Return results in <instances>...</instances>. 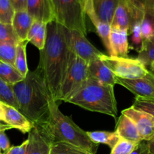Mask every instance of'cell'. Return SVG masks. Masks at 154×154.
Here are the masks:
<instances>
[{"label": "cell", "instance_id": "ee69618b", "mask_svg": "<svg viewBox=\"0 0 154 154\" xmlns=\"http://www.w3.org/2000/svg\"><path fill=\"white\" fill-rule=\"evenodd\" d=\"M148 70L150 71V72H151L153 75H154V62L153 63H152V64L150 65V68H149Z\"/></svg>", "mask_w": 154, "mask_h": 154}, {"label": "cell", "instance_id": "4dcf8cb0", "mask_svg": "<svg viewBox=\"0 0 154 154\" xmlns=\"http://www.w3.org/2000/svg\"><path fill=\"white\" fill-rule=\"evenodd\" d=\"M132 107L138 111L148 113L154 117V98L144 99V98L135 97V102Z\"/></svg>", "mask_w": 154, "mask_h": 154}, {"label": "cell", "instance_id": "9c48e42d", "mask_svg": "<svg viewBox=\"0 0 154 154\" xmlns=\"http://www.w3.org/2000/svg\"><path fill=\"white\" fill-rule=\"evenodd\" d=\"M72 51L87 64L102 58V54L86 38V35L77 30H71Z\"/></svg>", "mask_w": 154, "mask_h": 154}, {"label": "cell", "instance_id": "4316f807", "mask_svg": "<svg viewBox=\"0 0 154 154\" xmlns=\"http://www.w3.org/2000/svg\"><path fill=\"white\" fill-rule=\"evenodd\" d=\"M0 101L11 105L19 111V107L15 99L11 85L5 82L0 78Z\"/></svg>", "mask_w": 154, "mask_h": 154}, {"label": "cell", "instance_id": "30bf717a", "mask_svg": "<svg viewBox=\"0 0 154 154\" xmlns=\"http://www.w3.org/2000/svg\"><path fill=\"white\" fill-rule=\"evenodd\" d=\"M0 122L11 129H17L23 133H29L34 123L21 114L17 108L0 101Z\"/></svg>", "mask_w": 154, "mask_h": 154}, {"label": "cell", "instance_id": "e575fe53", "mask_svg": "<svg viewBox=\"0 0 154 154\" xmlns=\"http://www.w3.org/2000/svg\"><path fill=\"white\" fill-rule=\"evenodd\" d=\"M131 5L143 11H147L154 5V0H125Z\"/></svg>", "mask_w": 154, "mask_h": 154}, {"label": "cell", "instance_id": "3957f363", "mask_svg": "<svg viewBox=\"0 0 154 154\" xmlns=\"http://www.w3.org/2000/svg\"><path fill=\"white\" fill-rule=\"evenodd\" d=\"M38 125L51 143L66 142L89 150L96 154L99 144H96L75 122L72 117L62 113L57 102L52 99L50 103V114L45 123Z\"/></svg>", "mask_w": 154, "mask_h": 154}, {"label": "cell", "instance_id": "7bdbcfd3", "mask_svg": "<svg viewBox=\"0 0 154 154\" xmlns=\"http://www.w3.org/2000/svg\"><path fill=\"white\" fill-rule=\"evenodd\" d=\"M11 128L9 127L8 125L5 124L4 123H2V122H0V131L2 130H7V129H10Z\"/></svg>", "mask_w": 154, "mask_h": 154}, {"label": "cell", "instance_id": "74e56055", "mask_svg": "<svg viewBox=\"0 0 154 154\" xmlns=\"http://www.w3.org/2000/svg\"><path fill=\"white\" fill-rule=\"evenodd\" d=\"M10 148V142H9L7 135L5 133V130L0 131V149L4 153Z\"/></svg>", "mask_w": 154, "mask_h": 154}, {"label": "cell", "instance_id": "5b68a950", "mask_svg": "<svg viewBox=\"0 0 154 154\" xmlns=\"http://www.w3.org/2000/svg\"><path fill=\"white\" fill-rule=\"evenodd\" d=\"M55 20L70 30L87 34L86 13L78 0H51Z\"/></svg>", "mask_w": 154, "mask_h": 154}, {"label": "cell", "instance_id": "4fadbf2b", "mask_svg": "<svg viewBox=\"0 0 154 154\" xmlns=\"http://www.w3.org/2000/svg\"><path fill=\"white\" fill-rule=\"evenodd\" d=\"M26 154H51V141L40 126L35 124L29 132Z\"/></svg>", "mask_w": 154, "mask_h": 154}, {"label": "cell", "instance_id": "d590c367", "mask_svg": "<svg viewBox=\"0 0 154 154\" xmlns=\"http://www.w3.org/2000/svg\"><path fill=\"white\" fill-rule=\"evenodd\" d=\"M150 147H149L148 141L142 140L137 144L135 148L133 149L130 154H150Z\"/></svg>", "mask_w": 154, "mask_h": 154}, {"label": "cell", "instance_id": "8d00e7d4", "mask_svg": "<svg viewBox=\"0 0 154 154\" xmlns=\"http://www.w3.org/2000/svg\"><path fill=\"white\" fill-rule=\"evenodd\" d=\"M27 146H28V139L23 141L20 145L11 147L9 150L2 153V154H26Z\"/></svg>", "mask_w": 154, "mask_h": 154}, {"label": "cell", "instance_id": "52a82bcc", "mask_svg": "<svg viewBox=\"0 0 154 154\" xmlns=\"http://www.w3.org/2000/svg\"><path fill=\"white\" fill-rule=\"evenodd\" d=\"M101 60L117 78L122 79H136L149 73L147 68L138 59L103 54Z\"/></svg>", "mask_w": 154, "mask_h": 154}, {"label": "cell", "instance_id": "7402d4cb", "mask_svg": "<svg viewBox=\"0 0 154 154\" xmlns=\"http://www.w3.org/2000/svg\"><path fill=\"white\" fill-rule=\"evenodd\" d=\"M92 141L96 144H103L108 145L112 150L120 141L121 138L117 132H107V131H94L87 132Z\"/></svg>", "mask_w": 154, "mask_h": 154}, {"label": "cell", "instance_id": "44dd1931", "mask_svg": "<svg viewBox=\"0 0 154 154\" xmlns=\"http://www.w3.org/2000/svg\"><path fill=\"white\" fill-rule=\"evenodd\" d=\"M47 26L48 24L40 21H33L27 36V41L35 46L39 51L45 48L47 38Z\"/></svg>", "mask_w": 154, "mask_h": 154}, {"label": "cell", "instance_id": "1f68e13d", "mask_svg": "<svg viewBox=\"0 0 154 154\" xmlns=\"http://www.w3.org/2000/svg\"><path fill=\"white\" fill-rule=\"evenodd\" d=\"M138 143H133L131 141L121 138L118 144L111 150L110 154H130Z\"/></svg>", "mask_w": 154, "mask_h": 154}, {"label": "cell", "instance_id": "9a60e30c", "mask_svg": "<svg viewBox=\"0 0 154 154\" xmlns=\"http://www.w3.org/2000/svg\"><path fill=\"white\" fill-rule=\"evenodd\" d=\"M88 78L99 81L105 85L117 84V78L107 67L102 60H96L88 64Z\"/></svg>", "mask_w": 154, "mask_h": 154}, {"label": "cell", "instance_id": "836d02e7", "mask_svg": "<svg viewBox=\"0 0 154 154\" xmlns=\"http://www.w3.org/2000/svg\"><path fill=\"white\" fill-rule=\"evenodd\" d=\"M141 35L143 40L150 39L154 36V29L150 19L144 15V17L141 22Z\"/></svg>", "mask_w": 154, "mask_h": 154}, {"label": "cell", "instance_id": "f6af8a7d", "mask_svg": "<svg viewBox=\"0 0 154 154\" xmlns=\"http://www.w3.org/2000/svg\"><path fill=\"white\" fill-rule=\"evenodd\" d=\"M0 154H2V150H1V149H0Z\"/></svg>", "mask_w": 154, "mask_h": 154}, {"label": "cell", "instance_id": "b9f144b4", "mask_svg": "<svg viewBox=\"0 0 154 154\" xmlns=\"http://www.w3.org/2000/svg\"><path fill=\"white\" fill-rule=\"evenodd\" d=\"M149 143V147H150V153L154 154V136L150 141H148Z\"/></svg>", "mask_w": 154, "mask_h": 154}, {"label": "cell", "instance_id": "6da1fadb", "mask_svg": "<svg viewBox=\"0 0 154 154\" xmlns=\"http://www.w3.org/2000/svg\"><path fill=\"white\" fill-rule=\"evenodd\" d=\"M71 30L56 20L48 23L45 48L40 51L42 69L53 99L57 102L60 90L72 56Z\"/></svg>", "mask_w": 154, "mask_h": 154}, {"label": "cell", "instance_id": "7a4b0ae2", "mask_svg": "<svg viewBox=\"0 0 154 154\" xmlns=\"http://www.w3.org/2000/svg\"><path fill=\"white\" fill-rule=\"evenodd\" d=\"M19 111L34 124H42L48 120L50 103L53 97L42 69L29 72L23 81L12 85Z\"/></svg>", "mask_w": 154, "mask_h": 154}, {"label": "cell", "instance_id": "8992f818", "mask_svg": "<svg viewBox=\"0 0 154 154\" xmlns=\"http://www.w3.org/2000/svg\"><path fill=\"white\" fill-rule=\"evenodd\" d=\"M88 79V64L72 53L69 70L60 90L57 102H66Z\"/></svg>", "mask_w": 154, "mask_h": 154}, {"label": "cell", "instance_id": "ac0fdd59", "mask_svg": "<svg viewBox=\"0 0 154 154\" xmlns=\"http://www.w3.org/2000/svg\"><path fill=\"white\" fill-rule=\"evenodd\" d=\"M116 132L120 138L126 141L133 143H139L142 141L135 123L123 114L117 121Z\"/></svg>", "mask_w": 154, "mask_h": 154}, {"label": "cell", "instance_id": "f1b7e54d", "mask_svg": "<svg viewBox=\"0 0 154 154\" xmlns=\"http://www.w3.org/2000/svg\"><path fill=\"white\" fill-rule=\"evenodd\" d=\"M15 10L10 0H0V23L11 24Z\"/></svg>", "mask_w": 154, "mask_h": 154}, {"label": "cell", "instance_id": "277c9868", "mask_svg": "<svg viewBox=\"0 0 154 154\" xmlns=\"http://www.w3.org/2000/svg\"><path fill=\"white\" fill-rule=\"evenodd\" d=\"M114 89V86L105 85L88 78L66 102L116 118L118 111Z\"/></svg>", "mask_w": 154, "mask_h": 154}, {"label": "cell", "instance_id": "d6986e66", "mask_svg": "<svg viewBox=\"0 0 154 154\" xmlns=\"http://www.w3.org/2000/svg\"><path fill=\"white\" fill-rule=\"evenodd\" d=\"M33 21L34 20L27 11H15L11 25L20 42L27 41V36Z\"/></svg>", "mask_w": 154, "mask_h": 154}, {"label": "cell", "instance_id": "484cf974", "mask_svg": "<svg viewBox=\"0 0 154 154\" xmlns=\"http://www.w3.org/2000/svg\"><path fill=\"white\" fill-rule=\"evenodd\" d=\"M51 154H95L89 150L66 142H56L51 144Z\"/></svg>", "mask_w": 154, "mask_h": 154}, {"label": "cell", "instance_id": "f546056e", "mask_svg": "<svg viewBox=\"0 0 154 154\" xmlns=\"http://www.w3.org/2000/svg\"><path fill=\"white\" fill-rule=\"evenodd\" d=\"M16 45L0 42V60L14 66Z\"/></svg>", "mask_w": 154, "mask_h": 154}, {"label": "cell", "instance_id": "ffe728a7", "mask_svg": "<svg viewBox=\"0 0 154 154\" xmlns=\"http://www.w3.org/2000/svg\"><path fill=\"white\" fill-rule=\"evenodd\" d=\"M120 0H92L95 12L105 23L111 24Z\"/></svg>", "mask_w": 154, "mask_h": 154}, {"label": "cell", "instance_id": "bcb514c9", "mask_svg": "<svg viewBox=\"0 0 154 154\" xmlns=\"http://www.w3.org/2000/svg\"><path fill=\"white\" fill-rule=\"evenodd\" d=\"M150 154H152V153H150Z\"/></svg>", "mask_w": 154, "mask_h": 154}, {"label": "cell", "instance_id": "7c38bea8", "mask_svg": "<svg viewBox=\"0 0 154 154\" xmlns=\"http://www.w3.org/2000/svg\"><path fill=\"white\" fill-rule=\"evenodd\" d=\"M122 114L129 117L135 123L141 139L150 141L154 136V117L151 114L138 111L132 106L123 110Z\"/></svg>", "mask_w": 154, "mask_h": 154}, {"label": "cell", "instance_id": "83f0119b", "mask_svg": "<svg viewBox=\"0 0 154 154\" xmlns=\"http://www.w3.org/2000/svg\"><path fill=\"white\" fill-rule=\"evenodd\" d=\"M0 42L14 45H17L20 42L11 24L0 23Z\"/></svg>", "mask_w": 154, "mask_h": 154}, {"label": "cell", "instance_id": "cb8c5ba5", "mask_svg": "<svg viewBox=\"0 0 154 154\" xmlns=\"http://www.w3.org/2000/svg\"><path fill=\"white\" fill-rule=\"evenodd\" d=\"M28 43V41H23V42H19L16 45L14 67L19 71L20 73L24 78L29 72L26 61V46Z\"/></svg>", "mask_w": 154, "mask_h": 154}, {"label": "cell", "instance_id": "ab89813d", "mask_svg": "<svg viewBox=\"0 0 154 154\" xmlns=\"http://www.w3.org/2000/svg\"><path fill=\"white\" fill-rule=\"evenodd\" d=\"M145 16L147 17L150 19V22L152 23V25H153L154 29V5L151 8H150L147 11H145Z\"/></svg>", "mask_w": 154, "mask_h": 154}, {"label": "cell", "instance_id": "d6a6232c", "mask_svg": "<svg viewBox=\"0 0 154 154\" xmlns=\"http://www.w3.org/2000/svg\"><path fill=\"white\" fill-rule=\"evenodd\" d=\"M141 22H136L131 29L129 35H132V42L135 46H140L141 48L142 44V35H141Z\"/></svg>", "mask_w": 154, "mask_h": 154}, {"label": "cell", "instance_id": "60d3db41", "mask_svg": "<svg viewBox=\"0 0 154 154\" xmlns=\"http://www.w3.org/2000/svg\"><path fill=\"white\" fill-rule=\"evenodd\" d=\"M78 1L81 3V6H82L83 8H84V11H85L86 8H87L92 3V0H78Z\"/></svg>", "mask_w": 154, "mask_h": 154}, {"label": "cell", "instance_id": "8fae6325", "mask_svg": "<svg viewBox=\"0 0 154 154\" xmlns=\"http://www.w3.org/2000/svg\"><path fill=\"white\" fill-rule=\"evenodd\" d=\"M117 84L123 86L135 95V97L154 98V75L149 71L145 76L136 79H122L117 78Z\"/></svg>", "mask_w": 154, "mask_h": 154}, {"label": "cell", "instance_id": "d4e9b609", "mask_svg": "<svg viewBox=\"0 0 154 154\" xmlns=\"http://www.w3.org/2000/svg\"><path fill=\"white\" fill-rule=\"evenodd\" d=\"M137 59L149 69L150 65L154 62V36L150 39L142 41Z\"/></svg>", "mask_w": 154, "mask_h": 154}, {"label": "cell", "instance_id": "5bb4252c", "mask_svg": "<svg viewBox=\"0 0 154 154\" xmlns=\"http://www.w3.org/2000/svg\"><path fill=\"white\" fill-rule=\"evenodd\" d=\"M26 11L35 20L47 24L55 20L51 0H27Z\"/></svg>", "mask_w": 154, "mask_h": 154}, {"label": "cell", "instance_id": "f35d334b", "mask_svg": "<svg viewBox=\"0 0 154 154\" xmlns=\"http://www.w3.org/2000/svg\"><path fill=\"white\" fill-rule=\"evenodd\" d=\"M15 11H26L27 0H10Z\"/></svg>", "mask_w": 154, "mask_h": 154}, {"label": "cell", "instance_id": "603a6c76", "mask_svg": "<svg viewBox=\"0 0 154 154\" xmlns=\"http://www.w3.org/2000/svg\"><path fill=\"white\" fill-rule=\"evenodd\" d=\"M0 78L12 86L23 81L24 77L14 66L0 60Z\"/></svg>", "mask_w": 154, "mask_h": 154}, {"label": "cell", "instance_id": "2e32d148", "mask_svg": "<svg viewBox=\"0 0 154 154\" xmlns=\"http://www.w3.org/2000/svg\"><path fill=\"white\" fill-rule=\"evenodd\" d=\"M129 32L126 30L111 29L110 34L111 57H127L129 52Z\"/></svg>", "mask_w": 154, "mask_h": 154}, {"label": "cell", "instance_id": "ba28073f", "mask_svg": "<svg viewBox=\"0 0 154 154\" xmlns=\"http://www.w3.org/2000/svg\"><path fill=\"white\" fill-rule=\"evenodd\" d=\"M145 12L126 2L125 0H120L114 13L111 29L126 30L129 33L132 26L136 22L142 21Z\"/></svg>", "mask_w": 154, "mask_h": 154}, {"label": "cell", "instance_id": "e0dca14e", "mask_svg": "<svg viewBox=\"0 0 154 154\" xmlns=\"http://www.w3.org/2000/svg\"><path fill=\"white\" fill-rule=\"evenodd\" d=\"M85 13L86 15L90 17V20L96 27V32L102 39V43L105 45L108 54H111V45H110V34L111 31V24L105 23L102 20L99 19L93 8V2L86 8Z\"/></svg>", "mask_w": 154, "mask_h": 154}]
</instances>
